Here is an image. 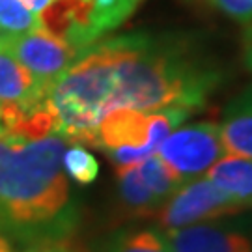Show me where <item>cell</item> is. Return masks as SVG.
<instances>
[{"mask_svg":"<svg viewBox=\"0 0 252 252\" xmlns=\"http://www.w3.org/2000/svg\"><path fill=\"white\" fill-rule=\"evenodd\" d=\"M241 211L243 209L234 200L204 176L183 183L162 204L155 217L161 230H176L224 217H234Z\"/></svg>","mask_w":252,"mask_h":252,"instance_id":"5","label":"cell"},{"mask_svg":"<svg viewBox=\"0 0 252 252\" xmlns=\"http://www.w3.org/2000/svg\"><path fill=\"white\" fill-rule=\"evenodd\" d=\"M181 185L204 178L224 153L219 122L204 120L180 127L164 138L155 153Z\"/></svg>","mask_w":252,"mask_h":252,"instance_id":"4","label":"cell"},{"mask_svg":"<svg viewBox=\"0 0 252 252\" xmlns=\"http://www.w3.org/2000/svg\"><path fill=\"white\" fill-rule=\"evenodd\" d=\"M25 252H73L71 247H67V245L60 243V241H49V243H43V245H37V247H30L27 249Z\"/></svg>","mask_w":252,"mask_h":252,"instance_id":"19","label":"cell"},{"mask_svg":"<svg viewBox=\"0 0 252 252\" xmlns=\"http://www.w3.org/2000/svg\"><path fill=\"white\" fill-rule=\"evenodd\" d=\"M0 133H2V129H0Z\"/></svg>","mask_w":252,"mask_h":252,"instance_id":"22","label":"cell"},{"mask_svg":"<svg viewBox=\"0 0 252 252\" xmlns=\"http://www.w3.org/2000/svg\"><path fill=\"white\" fill-rule=\"evenodd\" d=\"M224 194H228L243 211L252 209V161L222 155L206 174Z\"/></svg>","mask_w":252,"mask_h":252,"instance_id":"10","label":"cell"},{"mask_svg":"<svg viewBox=\"0 0 252 252\" xmlns=\"http://www.w3.org/2000/svg\"><path fill=\"white\" fill-rule=\"evenodd\" d=\"M241 56H243L245 69L252 75V25L245 28L241 36Z\"/></svg>","mask_w":252,"mask_h":252,"instance_id":"18","label":"cell"},{"mask_svg":"<svg viewBox=\"0 0 252 252\" xmlns=\"http://www.w3.org/2000/svg\"><path fill=\"white\" fill-rule=\"evenodd\" d=\"M211 8L237 25H252V0H206Z\"/></svg>","mask_w":252,"mask_h":252,"instance_id":"17","label":"cell"},{"mask_svg":"<svg viewBox=\"0 0 252 252\" xmlns=\"http://www.w3.org/2000/svg\"><path fill=\"white\" fill-rule=\"evenodd\" d=\"M39 27L37 17L21 0H0V41Z\"/></svg>","mask_w":252,"mask_h":252,"instance_id":"15","label":"cell"},{"mask_svg":"<svg viewBox=\"0 0 252 252\" xmlns=\"http://www.w3.org/2000/svg\"><path fill=\"white\" fill-rule=\"evenodd\" d=\"M65 148L60 135L27 140L0 133V234L60 239L69 222Z\"/></svg>","mask_w":252,"mask_h":252,"instance_id":"2","label":"cell"},{"mask_svg":"<svg viewBox=\"0 0 252 252\" xmlns=\"http://www.w3.org/2000/svg\"><path fill=\"white\" fill-rule=\"evenodd\" d=\"M41 88L27 67L4 43H0V129L9 133L25 118L47 101Z\"/></svg>","mask_w":252,"mask_h":252,"instance_id":"8","label":"cell"},{"mask_svg":"<svg viewBox=\"0 0 252 252\" xmlns=\"http://www.w3.org/2000/svg\"><path fill=\"white\" fill-rule=\"evenodd\" d=\"M0 252H13V245L4 234H0Z\"/></svg>","mask_w":252,"mask_h":252,"instance_id":"21","label":"cell"},{"mask_svg":"<svg viewBox=\"0 0 252 252\" xmlns=\"http://www.w3.org/2000/svg\"><path fill=\"white\" fill-rule=\"evenodd\" d=\"M142 0H82V25L88 45L124 25Z\"/></svg>","mask_w":252,"mask_h":252,"instance_id":"11","label":"cell"},{"mask_svg":"<svg viewBox=\"0 0 252 252\" xmlns=\"http://www.w3.org/2000/svg\"><path fill=\"white\" fill-rule=\"evenodd\" d=\"M99 252H172V249L162 230L129 228L108 235Z\"/></svg>","mask_w":252,"mask_h":252,"instance_id":"13","label":"cell"},{"mask_svg":"<svg viewBox=\"0 0 252 252\" xmlns=\"http://www.w3.org/2000/svg\"><path fill=\"white\" fill-rule=\"evenodd\" d=\"M136 166H138V172H140L142 180L146 181V185L150 187V190L157 196L161 204H164L181 187V183L176 180V176L168 170V166L157 155L148 157L146 161L138 162Z\"/></svg>","mask_w":252,"mask_h":252,"instance_id":"14","label":"cell"},{"mask_svg":"<svg viewBox=\"0 0 252 252\" xmlns=\"http://www.w3.org/2000/svg\"><path fill=\"white\" fill-rule=\"evenodd\" d=\"M116 180L118 200H120V206L124 207L126 213L133 217L157 215V211L161 209L162 204L146 185L136 164L118 168Z\"/></svg>","mask_w":252,"mask_h":252,"instance_id":"12","label":"cell"},{"mask_svg":"<svg viewBox=\"0 0 252 252\" xmlns=\"http://www.w3.org/2000/svg\"><path fill=\"white\" fill-rule=\"evenodd\" d=\"M21 2H23V6H25L28 11H32L37 17L39 13H43V11L51 6L53 0H21Z\"/></svg>","mask_w":252,"mask_h":252,"instance_id":"20","label":"cell"},{"mask_svg":"<svg viewBox=\"0 0 252 252\" xmlns=\"http://www.w3.org/2000/svg\"><path fill=\"white\" fill-rule=\"evenodd\" d=\"M62 168L65 176H69L79 185H90L99 176V162L86 148L73 146L65 148L62 157Z\"/></svg>","mask_w":252,"mask_h":252,"instance_id":"16","label":"cell"},{"mask_svg":"<svg viewBox=\"0 0 252 252\" xmlns=\"http://www.w3.org/2000/svg\"><path fill=\"white\" fill-rule=\"evenodd\" d=\"M0 43L8 47L13 56L36 79L37 84L47 92L51 90V86L69 69V65L81 54L69 43H65L62 37L54 36L41 27L9 37Z\"/></svg>","mask_w":252,"mask_h":252,"instance_id":"6","label":"cell"},{"mask_svg":"<svg viewBox=\"0 0 252 252\" xmlns=\"http://www.w3.org/2000/svg\"><path fill=\"white\" fill-rule=\"evenodd\" d=\"M228 81V69L198 36L146 32L105 37L84 49L47 94L54 133L67 142H95L105 114L116 108L200 110Z\"/></svg>","mask_w":252,"mask_h":252,"instance_id":"1","label":"cell"},{"mask_svg":"<svg viewBox=\"0 0 252 252\" xmlns=\"http://www.w3.org/2000/svg\"><path fill=\"white\" fill-rule=\"evenodd\" d=\"M219 131L224 153L252 161V84L226 103Z\"/></svg>","mask_w":252,"mask_h":252,"instance_id":"9","label":"cell"},{"mask_svg":"<svg viewBox=\"0 0 252 252\" xmlns=\"http://www.w3.org/2000/svg\"><path fill=\"white\" fill-rule=\"evenodd\" d=\"M192 114V110L181 107L153 112L116 108L99 122L94 146L107 153L118 168L133 166L155 155L164 138Z\"/></svg>","mask_w":252,"mask_h":252,"instance_id":"3","label":"cell"},{"mask_svg":"<svg viewBox=\"0 0 252 252\" xmlns=\"http://www.w3.org/2000/svg\"><path fill=\"white\" fill-rule=\"evenodd\" d=\"M162 232L172 252H252V220L249 219L224 217Z\"/></svg>","mask_w":252,"mask_h":252,"instance_id":"7","label":"cell"}]
</instances>
